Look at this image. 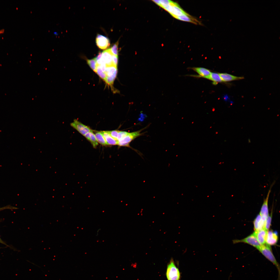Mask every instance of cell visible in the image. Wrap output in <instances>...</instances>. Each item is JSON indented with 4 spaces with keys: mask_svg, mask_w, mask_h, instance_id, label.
Listing matches in <instances>:
<instances>
[{
    "mask_svg": "<svg viewBox=\"0 0 280 280\" xmlns=\"http://www.w3.org/2000/svg\"><path fill=\"white\" fill-rule=\"evenodd\" d=\"M144 129L134 132H128L127 134L124 137L118 141L117 145L120 146L130 147L129 145L130 142L137 137L143 134V133L141 132Z\"/></svg>",
    "mask_w": 280,
    "mask_h": 280,
    "instance_id": "cell-3",
    "label": "cell"
},
{
    "mask_svg": "<svg viewBox=\"0 0 280 280\" xmlns=\"http://www.w3.org/2000/svg\"><path fill=\"white\" fill-rule=\"evenodd\" d=\"M267 232L264 228L257 232H254L257 239L261 245L266 243V238Z\"/></svg>",
    "mask_w": 280,
    "mask_h": 280,
    "instance_id": "cell-13",
    "label": "cell"
},
{
    "mask_svg": "<svg viewBox=\"0 0 280 280\" xmlns=\"http://www.w3.org/2000/svg\"><path fill=\"white\" fill-rule=\"evenodd\" d=\"M96 73L100 78L105 81L107 76L105 73L102 70L100 66L97 65Z\"/></svg>",
    "mask_w": 280,
    "mask_h": 280,
    "instance_id": "cell-23",
    "label": "cell"
},
{
    "mask_svg": "<svg viewBox=\"0 0 280 280\" xmlns=\"http://www.w3.org/2000/svg\"><path fill=\"white\" fill-rule=\"evenodd\" d=\"M53 33L54 35L56 36H58L59 35V33L58 32L56 31H54Z\"/></svg>",
    "mask_w": 280,
    "mask_h": 280,
    "instance_id": "cell-31",
    "label": "cell"
},
{
    "mask_svg": "<svg viewBox=\"0 0 280 280\" xmlns=\"http://www.w3.org/2000/svg\"><path fill=\"white\" fill-rule=\"evenodd\" d=\"M95 135L98 142L103 146L107 145L101 131L95 132Z\"/></svg>",
    "mask_w": 280,
    "mask_h": 280,
    "instance_id": "cell-19",
    "label": "cell"
},
{
    "mask_svg": "<svg viewBox=\"0 0 280 280\" xmlns=\"http://www.w3.org/2000/svg\"><path fill=\"white\" fill-rule=\"evenodd\" d=\"M84 136L91 143L94 148H95L97 147L98 145V142L93 132H88Z\"/></svg>",
    "mask_w": 280,
    "mask_h": 280,
    "instance_id": "cell-17",
    "label": "cell"
},
{
    "mask_svg": "<svg viewBox=\"0 0 280 280\" xmlns=\"http://www.w3.org/2000/svg\"><path fill=\"white\" fill-rule=\"evenodd\" d=\"M268 260L274 265L277 269L279 276L280 266L272 252L270 246L266 243L261 245L257 249Z\"/></svg>",
    "mask_w": 280,
    "mask_h": 280,
    "instance_id": "cell-1",
    "label": "cell"
},
{
    "mask_svg": "<svg viewBox=\"0 0 280 280\" xmlns=\"http://www.w3.org/2000/svg\"><path fill=\"white\" fill-rule=\"evenodd\" d=\"M192 69L199 75L198 76L207 79L210 75L211 72L209 69L201 67H194Z\"/></svg>",
    "mask_w": 280,
    "mask_h": 280,
    "instance_id": "cell-14",
    "label": "cell"
},
{
    "mask_svg": "<svg viewBox=\"0 0 280 280\" xmlns=\"http://www.w3.org/2000/svg\"><path fill=\"white\" fill-rule=\"evenodd\" d=\"M172 2V1L170 0H160V4L159 6L163 8L170 4Z\"/></svg>",
    "mask_w": 280,
    "mask_h": 280,
    "instance_id": "cell-25",
    "label": "cell"
},
{
    "mask_svg": "<svg viewBox=\"0 0 280 280\" xmlns=\"http://www.w3.org/2000/svg\"><path fill=\"white\" fill-rule=\"evenodd\" d=\"M213 82L214 84L216 85L219 82H223L218 73L211 72L207 78Z\"/></svg>",
    "mask_w": 280,
    "mask_h": 280,
    "instance_id": "cell-18",
    "label": "cell"
},
{
    "mask_svg": "<svg viewBox=\"0 0 280 280\" xmlns=\"http://www.w3.org/2000/svg\"><path fill=\"white\" fill-rule=\"evenodd\" d=\"M272 212L267 219L265 223L264 228L267 231H269L271 224Z\"/></svg>",
    "mask_w": 280,
    "mask_h": 280,
    "instance_id": "cell-22",
    "label": "cell"
},
{
    "mask_svg": "<svg viewBox=\"0 0 280 280\" xmlns=\"http://www.w3.org/2000/svg\"><path fill=\"white\" fill-rule=\"evenodd\" d=\"M115 78L112 76H107L105 81L109 85L112 86L114 82Z\"/></svg>",
    "mask_w": 280,
    "mask_h": 280,
    "instance_id": "cell-27",
    "label": "cell"
},
{
    "mask_svg": "<svg viewBox=\"0 0 280 280\" xmlns=\"http://www.w3.org/2000/svg\"><path fill=\"white\" fill-rule=\"evenodd\" d=\"M273 183L270 186L267 197L265 199L262 206L260 214L262 220L265 223V221L268 216V201L271 192V188L274 185Z\"/></svg>",
    "mask_w": 280,
    "mask_h": 280,
    "instance_id": "cell-5",
    "label": "cell"
},
{
    "mask_svg": "<svg viewBox=\"0 0 280 280\" xmlns=\"http://www.w3.org/2000/svg\"><path fill=\"white\" fill-rule=\"evenodd\" d=\"M166 276L167 280H180L181 274L173 258H171L167 265Z\"/></svg>",
    "mask_w": 280,
    "mask_h": 280,
    "instance_id": "cell-2",
    "label": "cell"
},
{
    "mask_svg": "<svg viewBox=\"0 0 280 280\" xmlns=\"http://www.w3.org/2000/svg\"><path fill=\"white\" fill-rule=\"evenodd\" d=\"M102 134L107 145H118V141L113 138L109 134L108 131H101Z\"/></svg>",
    "mask_w": 280,
    "mask_h": 280,
    "instance_id": "cell-15",
    "label": "cell"
},
{
    "mask_svg": "<svg viewBox=\"0 0 280 280\" xmlns=\"http://www.w3.org/2000/svg\"><path fill=\"white\" fill-rule=\"evenodd\" d=\"M175 18L181 21L189 22L195 24H198L199 23L198 20L191 17L189 14L181 15Z\"/></svg>",
    "mask_w": 280,
    "mask_h": 280,
    "instance_id": "cell-16",
    "label": "cell"
},
{
    "mask_svg": "<svg viewBox=\"0 0 280 280\" xmlns=\"http://www.w3.org/2000/svg\"><path fill=\"white\" fill-rule=\"evenodd\" d=\"M118 41H117L110 48L112 53L117 56H118Z\"/></svg>",
    "mask_w": 280,
    "mask_h": 280,
    "instance_id": "cell-24",
    "label": "cell"
},
{
    "mask_svg": "<svg viewBox=\"0 0 280 280\" xmlns=\"http://www.w3.org/2000/svg\"><path fill=\"white\" fill-rule=\"evenodd\" d=\"M234 243L240 242L244 243L250 245L257 249L261 245L258 242L254 232L246 238L241 240H236L233 241Z\"/></svg>",
    "mask_w": 280,
    "mask_h": 280,
    "instance_id": "cell-4",
    "label": "cell"
},
{
    "mask_svg": "<svg viewBox=\"0 0 280 280\" xmlns=\"http://www.w3.org/2000/svg\"><path fill=\"white\" fill-rule=\"evenodd\" d=\"M223 82H227L239 80L244 79L243 77H238L227 73H219Z\"/></svg>",
    "mask_w": 280,
    "mask_h": 280,
    "instance_id": "cell-12",
    "label": "cell"
},
{
    "mask_svg": "<svg viewBox=\"0 0 280 280\" xmlns=\"http://www.w3.org/2000/svg\"><path fill=\"white\" fill-rule=\"evenodd\" d=\"M70 125L71 127L83 136L88 132H93L89 127L83 124L76 119L74 120L73 121L70 123Z\"/></svg>",
    "mask_w": 280,
    "mask_h": 280,
    "instance_id": "cell-6",
    "label": "cell"
},
{
    "mask_svg": "<svg viewBox=\"0 0 280 280\" xmlns=\"http://www.w3.org/2000/svg\"><path fill=\"white\" fill-rule=\"evenodd\" d=\"M87 63L92 69L95 72H96L97 63L95 58L87 60Z\"/></svg>",
    "mask_w": 280,
    "mask_h": 280,
    "instance_id": "cell-21",
    "label": "cell"
},
{
    "mask_svg": "<svg viewBox=\"0 0 280 280\" xmlns=\"http://www.w3.org/2000/svg\"><path fill=\"white\" fill-rule=\"evenodd\" d=\"M117 70V67L113 65L106 66L105 73L107 76H110L113 75Z\"/></svg>",
    "mask_w": 280,
    "mask_h": 280,
    "instance_id": "cell-20",
    "label": "cell"
},
{
    "mask_svg": "<svg viewBox=\"0 0 280 280\" xmlns=\"http://www.w3.org/2000/svg\"><path fill=\"white\" fill-rule=\"evenodd\" d=\"M112 60L113 65L117 67L118 62V56H116L113 54Z\"/></svg>",
    "mask_w": 280,
    "mask_h": 280,
    "instance_id": "cell-29",
    "label": "cell"
},
{
    "mask_svg": "<svg viewBox=\"0 0 280 280\" xmlns=\"http://www.w3.org/2000/svg\"><path fill=\"white\" fill-rule=\"evenodd\" d=\"M265 223L260 214L258 215L253 221L255 232H257L264 228Z\"/></svg>",
    "mask_w": 280,
    "mask_h": 280,
    "instance_id": "cell-11",
    "label": "cell"
},
{
    "mask_svg": "<svg viewBox=\"0 0 280 280\" xmlns=\"http://www.w3.org/2000/svg\"><path fill=\"white\" fill-rule=\"evenodd\" d=\"M170 14L175 18L182 15H189L183 10L178 4L174 2L173 5L172 11Z\"/></svg>",
    "mask_w": 280,
    "mask_h": 280,
    "instance_id": "cell-10",
    "label": "cell"
},
{
    "mask_svg": "<svg viewBox=\"0 0 280 280\" xmlns=\"http://www.w3.org/2000/svg\"><path fill=\"white\" fill-rule=\"evenodd\" d=\"M278 235L276 232L271 230L267 232L266 238L267 244L270 246L275 245L278 242Z\"/></svg>",
    "mask_w": 280,
    "mask_h": 280,
    "instance_id": "cell-8",
    "label": "cell"
},
{
    "mask_svg": "<svg viewBox=\"0 0 280 280\" xmlns=\"http://www.w3.org/2000/svg\"><path fill=\"white\" fill-rule=\"evenodd\" d=\"M112 54L110 48L102 52V58L106 66L113 65L112 60Z\"/></svg>",
    "mask_w": 280,
    "mask_h": 280,
    "instance_id": "cell-9",
    "label": "cell"
},
{
    "mask_svg": "<svg viewBox=\"0 0 280 280\" xmlns=\"http://www.w3.org/2000/svg\"><path fill=\"white\" fill-rule=\"evenodd\" d=\"M119 131V130H114L108 131V132L110 135L113 138L117 141V136Z\"/></svg>",
    "mask_w": 280,
    "mask_h": 280,
    "instance_id": "cell-26",
    "label": "cell"
},
{
    "mask_svg": "<svg viewBox=\"0 0 280 280\" xmlns=\"http://www.w3.org/2000/svg\"><path fill=\"white\" fill-rule=\"evenodd\" d=\"M95 41L97 47L102 50L106 49L110 45L109 39L107 37L100 34L97 35Z\"/></svg>",
    "mask_w": 280,
    "mask_h": 280,
    "instance_id": "cell-7",
    "label": "cell"
},
{
    "mask_svg": "<svg viewBox=\"0 0 280 280\" xmlns=\"http://www.w3.org/2000/svg\"><path fill=\"white\" fill-rule=\"evenodd\" d=\"M0 243H2L3 244H6L4 243V242L1 240V239L0 237Z\"/></svg>",
    "mask_w": 280,
    "mask_h": 280,
    "instance_id": "cell-32",
    "label": "cell"
},
{
    "mask_svg": "<svg viewBox=\"0 0 280 280\" xmlns=\"http://www.w3.org/2000/svg\"><path fill=\"white\" fill-rule=\"evenodd\" d=\"M128 132L125 131H120L118 135L117 141H118L124 137L128 134Z\"/></svg>",
    "mask_w": 280,
    "mask_h": 280,
    "instance_id": "cell-28",
    "label": "cell"
},
{
    "mask_svg": "<svg viewBox=\"0 0 280 280\" xmlns=\"http://www.w3.org/2000/svg\"><path fill=\"white\" fill-rule=\"evenodd\" d=\"M17 209L18 208L16 207L9 205L0 208V211L5 209Z\"/></svg>",
    "mask_w": 280,
    "mask_h": 280,
    "instance_id": "cell-30",
    "label": "cell"
}]
</instances>
